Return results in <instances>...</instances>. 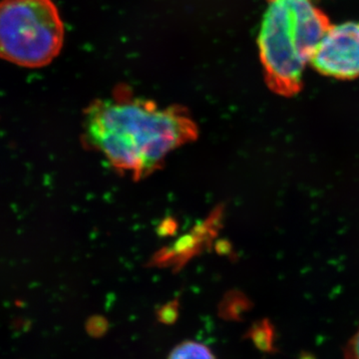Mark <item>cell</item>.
Masks as SVG:
<instances>
[{"label":"cell","mask_w":359,"mask_h":359,"mask_svg":"<svg viewBox=\"0 0 359 359\" xmlns=\"http://www.w3.org/2000/svg\"><path fill=\"white\" fill-rule=\"evenodd\" d=\"M344 359H359V328L346 344Z\"/></svg>","instance_id":"8992f818"},{"label":"cell","mask_w":359,"mask_h":359,"mask_svg":"<svg viewBox=\"0 0 359 359\" xmlns=\"http://www.w3.org/2000/svg\"><path fill=\"white\" fill-rule=\"evenodd\" d=\"M320 74L339 80L359 77V21L332 25L311 60Z\"/></svg>","instance_id":"277c9868"},{"label":"cell","mask_w":359,"mask_h":359,"mask_svg":"<svg viewBox=\"0 0 359 359\" xmlns=\"http://www.w3.org/2000/svg\"><path fill=\"white\" fill-rule=\"evenodd\" d=\"M168 359H216L212 351L203 344L183 342L175 347Z\"/></svg>","instance_id":"5b68a950"},{"label":"cell","mask_w":359,"mask_h":359,"mask_svg":"<svg viewBox=\"0 0 359 359\" xmlns=\"http://www.w3.org/2000/svg\"><path fill=\"white\" fill-rule=\"evenodd\" d=\"M192 118L178 106L119 95L98 99L84 112L83 141L113 168L136 178L159 168L170 153L197 137Z\"/></svg>","instance_id":"6da1fadb"},{"label":"cell","mask_w":359,"mask_h":359,"mask_svg":"<svg viewBox=\"0 0 359 359\" xmlns=\"http://www.w3.org/2000/svg\"><path fill=\"white\" fill-rule=\"evenodd\" d=\"M52 0H0V59L29 69L50 65L65 43Z\"/></svg>","instance_id":"3957f363"},{"label":"cell","mask_w":359,"mask_h":359,"mask_svg":"<svg viewBox=\"0 0 359 359\" xmlns=\"http://www.w3.org/2000/svg\"><path fill=\"white\" fill-rule=\"evenodd\" d=\"M318 0H269L257 37L264 79L271 91L297 95L304 71L332 25Z\"/></svg>","instance_id":"7a4b0ae2"}]
</instances>
